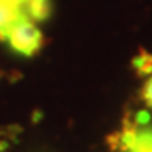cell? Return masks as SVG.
I'll return each mask as SVG.
<instances>
[{"mask_svg": "<svg viewBox=\"0 0 152 152\" xmlns=\"http://www.w3.org/2000/svg\"><path fill=\"white\" fill-rule=\"evenodd\" d=\"M5 39L9 41L12 49L26 56L34 54L41 46V32L29 19H22L14 24L5 32Z\"/></svg>", "mask_w": 152, "mask_h": 152, "instance_id": "6da1fadb", "label": "cell"}, {"mask_svg": "<svg viewBox=\"0 0 152 152\" xmlns=\"http://www.w3.org/2000/svg\"><path fill=\"white\" fill-rule=\"evenodd\" d=\"M144 98L149 105H152V78L147 81L145 88H144Z\"/></svg>", "mask_w": 152, "mask_h": 152, "instance_id": "7a4b0ae2", "label": "cell"}]
</instances>
